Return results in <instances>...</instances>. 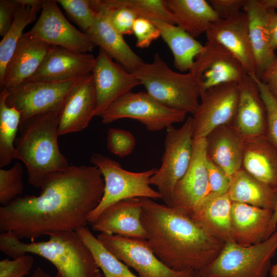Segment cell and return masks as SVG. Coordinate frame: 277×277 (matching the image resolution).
<instances>
[{"label":"cell","mask_w":277,"mask_h":277,"mask_svg":"<svg viewBox=\"0 0 277 277\" xmlns=\"http://www.w3.org/2000/svg\"><path fill=\"white\" fill-rule=\"evenodd\" d=\"M38 196H18L0 207V230L19 239L37 238L86 226L89 213L104 193V181L95 166L70 165L48 174Z\"/></svg>","instance_id":"1"},{"label":"cell","mask_w":277,"mask_h":277,"mask_svg":"<svg viewBox=\"0 0 277 277\" xmlns=\"http://www.w3.org/2000/svg\"><path fill=\"white\" fill-rule=\"evenodd\" d=\"M141 222L155 255L173 270L199 271L212 263L225 243L206 233L175 208L140 198Z\"/></svg>","instance_id":"2"},{"label":"cell","mask_w":277,"mask_h":277,"mask_svg":"<svg viewBox=\"0 0 277 277\" xmlns=\"http://www.w3.org/2000/svg\"><path fill=\"white\" fill-rule=\"evenodd\" d=\"M48 236V241L27 243L11 232H1L0 250L13 259L30 253L40 256L54 266L56 277H97L100 269L90 250L75 231L56 232Z\"/></svg>","instance_id":"3"},{"label":"cell","mask_w":277,"mask_h":277,"mask_svg":"<svg viewBox=\"0 0 277 277\" xmlns=\"http://www.w3.org/2000/svg\"><path fill=\"white\" fill-rule=\"evenodd\" d=\"M60 113L46 112L21 121L15 142L17 160L26 166L29 183L37 188L48 174L70 166L58 145Z\"/></svg>","instance_id":"4"},{"label":"cell","mask_w":277,"mask_h":277,"mask_svg":"<svg viewBox=\"0 0 277 277\" xmlns=\"http://www.w3.org/2000/svg\"><path fill=\"white\" fill-rule=\"evenodd\" d=\"M133 73L146 92L165 106L192 115L197 111L201 93L197 80L189 71H173L159 53L151 63H143Z\"/></svg>","instance_id":"5"},{"label":"cell","mask_w":277,"mask_h":277,"mask_svg":"<svg viewBox=\"0 0 277 277\" xmlns=\"http://www.w3.org/2000/svg\"><path fill=\"white\" fill-rule=\"evenodd\" d=\"M90 161L102 173L104 190L100 202L88 216V223L93 224L106 208L118 201L135 197L162 199L160 193L152 188L149 183L156 168L129 171L123 168L118 162L98 153L92 154Z\"/></svg>","instance_id":"6"},{"label":"cell","mask_w":277,"mask_h":277,"mask_svg":"<svg viewBox=\"0 0 277 277\" xmlns=\"http://www.w3.org/2000/svg\"><path fill=\"white\" fill-rule=\"evenodd\" d=\"M277 251V228L263 242L249 246L225 243L210 264L198 271L201 277H266Z\"/></svg>","instance_id":"7"},{"label":"cell","mask_w":277,"mask_h":277,"mask_svg":"<svg viewBox=\"0 0 277 277\" xmlns=\"http://www.w3.org/2000/svg\"><path fill=\"white\" fill-rule=\"evenodd\" d=\"M162 164L150 178L156 187L164 204L172 205L173 191L177 183L186 173L192 152L193 119L189 116L180 128H166Z\"/></svg>","instance_id":"8"},{"label":"cell","mask_w":277,"mask_h":277,"mask_svg":"<svg viewBox=\"0 0 277 277\" xmlns=\"http://www.w3.org/2000/svg\"><path fill=\"white\" fill-rule=\"evenodd\" d=\"M187 113L160 103L147 92H130L122 96L100 116L103 124L122 118L137 120L151 131L166 129L185 121Z\"/></svg>","instance_id":"9"},{"label":"cell","mask_w":277,"mask_h":277,"mask_svg":"<svg viewBox=\"0 0 277 277\" xmlns=\"http://www.w3.org/2000/svg\"><path fill=\"white\" fill-rule=\"evenodd\" d=\"M84 76L62 82H23L6 88V103L20 112L21 121L39 114L60 112L69 92Z\"/></svg>","instance_id":"10"},{"label":"cell","mask_w":277,"mask_h":277,"mask_svg":"<svg viewBox=\"0 0 277 277\" xmlns=\"http://www.w3.org/2000/svg\"><path fill=\"white\" fill-rule=\"evenodd\" d=\"M97 238L114 256L138 277H193L195 271H176L168 267L154 253L146 239L100 233Z\"/></svg>","instance_id":"11"},{"label":"cell","mask_w":277,"mask_h":277,"mask_svg":"<svg viewBox=\"0 0 277 277\" xmlns=\"http://www.w3.org/2000/svg\"><path fill=\"white\" fill-rule=\"evenodd\" d=\"M239 83L213 87L201 95V102L193 115V138H205L215 128L232 125L239 102Z\"/></svg>","instance_id":"12"},{"label":"cell","mask_w":277,"mask_h":277,"mask_svg":"<svg viewBox=\"0 0 277 277\" xmlns=\"http://www.w3.org/2000/svg\"><path fill=\"white\" fill-rule=\"evenodd\" d=\"M27 34L51 46L82 53L91 52L95 46L88 35L66 18L56 1L44 0L41 14Z\"/></svg>","instance_id":"13"},{"label":"cell","mask_w":277,"mask_h":277,"mask_svg":"<svg viewBox=\"0 0 277 277\" xmlns=\"http://www.w3.org/2000/svg\"><path fill=\"white\" fill-rule=\"evenodd\" d=\"M200 84L201 95L213 87L227 83H239L247 74L241 63L223 45L207 39L189 71Z\"/></svg>","instance_id":"14"},{"label":"cell","mask_w":277,"mask_h":277,"mask_svg":"<svg viewBox=\"0 0 277 277\" xmlns=\"http://www.w3.org/2000/svg\"><path fill=\"white\" fill-rule=\"evenodd\" d=\"M91 73L96 98L95 116H101L119 98L141 85L133 73L115 62L100 48Z\"/></svg>","instance_id":"15"},{"label":"cell","mask_w":277,"mask_h":277,"mask_svg":"<svg viewBox=\"0 0 277 277\" xmlns=\"http://www.w3.org/2000/svg\"><path fill=\"white\" fill-rule=\"evenodd\" d=\"M206 159V138H193L191 161L175 186L171 206L189 217L197 203L210 193Z\"/></svg>","instance_id":"16"},{"label":"cell","mask_w":277,"mask_h":277,"mask_svg":"<svg viewBox=\"0 0 277 277\" xmlns=\"http://www.w3.org/2000/svg\"><path fill=\"white\" fill-rule=\"evenodd\" d=\"M95 62V58L92 54L76 52L53 46L36 72L25 81L62 82L70 81L91 73Z\"/></svg>","instance_id":"17"},{"label":"cell","mask_w":277,"mask_h":277,"mask_svg":"<svg viewBox=\"0 0 277 277\" xmlns=\"http://www.w3.org/2000/svg\"><path fill=\"white\" fill-rule=\"evenodd\" d=\"M207 39L216 41L241 63L246 73L256 76V67L250 40L247 16L241 11L226 19H220L206 33Z\"/></svg>","instance_id":"18"},{"label":"cell","mask_w":277,"mask_h":277,"mask_svg":"<svg viewBox=\"0 0 277 277\" xmlns=\"http://www.w3.org/2000/svg\"><path fill=\"white\" fill-rule=\"evenodd\" d=\"M96 108V94L91 72L85 76L67 95L59 114V135L85 129L95 116Z\"/></svg>","instance_id":"19"},{"label":"cell","mask_w":277,"mask_h":277,"mask_svg":"<svg viewBox=\"0 0 277 277\" xmlns=\"http://www.w3.org/2000/svg\"><path fill=\"white\" fill-rule=\"evenodd\" d=\"M142 202L140 198L118 201L106 208L92 224V228L101 233L146 239L141 222Z\"/></svg>","instance_id":"20"},{"label":"cell","mask_w":277,"mask_h":277,"mask_svg":"<svg viewBox=\"0 0 277 277\" xmlns=\"http://www.w3.org/2000/svg\"><path fill=\"white\" fill-rule=\"evenodd\" d=\"M232 202L228 193H209L195 207L190 218L206 233L223 243L234 242L231 228Z\"/></svg>","instance_id":"21"},{"label":"cell","mask_w":277,"mask_h":277,"mask_svg":"<svg viewBox=\"0 0 277 277\" xmlns=\"http://www.w3.org/2000/svg\"><path fill=\"white\" fill-rule=\"evenodd\" d=\"M96 4L95 19L86 34L95 46H99L128 71L134 72L145 62L127 44L123 35L111 25L100 0H96Z\"/></svg>","instance_id":"22"},{"label":"cell","mask_w":277,"mask_h":277,"mask_svg":"<svg viewBox=\"0 0 277 277\" xmlns=\"http://www.w3.org/2000/svg\"><path fill=\"white\" fill-rule=\"evenodd\" d=\"M239 84V97L233 124L245 137L266 133V111L254 80L246 74Z\"/></svg>","instance_id":"23"},{"label":"cell","mask_w":277,"mask_h":277,"mask_svg":"<svg viewBox=\"0 0 277 277\" xmlns=\"http://www.w3.org/2000/svg\"><path fill=\"white\" fill-rule=\"evenodd\" d=\"M206 155L215 165L231 177L242 169L245 137L231 125L212 130L205 137Z\"/></svg>","instance_id":"24"},{"label":"cell","mask_w":277,"mask_h":277,"mask_svg":"<svg viewBox=\"0 0 277 277\" xmlns=\"http://www.w3.org/2000/svg\"><path fill=\"white\" fill-rule=\"evenodd\" d=\"M52 46L24 33L7 64L0 83L1 89L15 86L31 76Z\"/></svg>","instance_id":"25"},{"label":"cell","mask_w":277,"mask_h":277,"mask_svg":"<svg viewBox=\"0 0 277 277\" xmlns=\"http://www.w3.org/2000/svg\"><path fill=\"white\" fill-rule=\"evenodd\" d=\"M243 9L247 16L249 35L259 78L277 58L271 46L269 12L259 0H246Z\"/></svg>","instance_id":"26"},{"label":"cell","mask_w":277,"mask_h":277,"mask_svg":"<svg viewBox=\"0 0 277 277\" xmlns=\"http://www.w3.org/2000/svg\"><path fill=\"white\" fill-rule=\"evenodd\" d=\"M272 212L270 209L232 202L231 222L234 242L246 247L267 239Z\"/></svg>","instance_id":"27"},{"label":"cell","mask_w":277,"mask_h":277,"mask_svg":"<svg viewBox=\"0 0 277 277\" xmlns=\"http://www.w3.org/2000/svg\"><path fill=\"white\" fill-rule=\"evenodd\" d=\"M242 169L277 190V147L266 134L245 137Z\"/></svg>","instance_id":"28"},{"label":"cell","mask_w":277,"mask_h":277,"mask_svg":"<svg viewBox=\"0 0 277 277\" xmlns=\"http://www.w3.org/2000/svg\"><path fill=\"white\" fill-rule=\"evenodd\" d=\"M174 24L193 37L206 33L220 19L208 1L165 0Z\"/></svg>","instance_id":"29"},{"label":"cell","mask_w":277,"mask_h":277,"mask_svg":"<svg viewBox=\"0 0 277 277\" xmlns=\"http://www.w3.org/2000/svg\"><path fill=\"white\" fill-rule=\"evenodd\" d=\"M159 29L161 36L173 56L174 66L180 72L189 71L204 45L181 28L159 20H150Z\"/></svg>","instance_id":"30"},{"label":"cell","mask_w":277,"mask_h":277,"mask_svg":"<svg viewBox=\"0 0 277 277\" xmlns=\"http://www.w3.org/2000/svg\"><path fill=\"white\" fill-rule=\"evenodd\" d=\"M228 194L232 202H239L273 210L276 194L269 186L244 169L231 177Z\"/></svg>","instance_id":"31"},{"label":"cell","mask_w":277,"mask_h":277,"mask_svg":"<svg viewBox=\"0 0 277 277\" xmlns=\"http://www.w3.org/2000/svg\"><path fill=\"white\" fill-rule=\"evenodd\" d=\"M44 0H21L22 7L0 42V83L8 63L12 57L25 27L33 22L42 10Z\"/></svg>","instance_id":"32"},{"label":"cell","mask_w":277,"mask_h":277,"mask_svg":"<svg viewBox=\"0 0 277 277\" xmlns=\"http://www.w3.org/2000/svg\"><path fill=\"white\" fill-rule=\"evenodd\" d=\"M6 89L0 93V167L2 168L17 159L14 143L21 120L20 112L6 103Z\"/></svg>","instance_id":"33"},{"label":"cell","mask_w":277,"mask_h":277,"mask_svg":"<svg viewBox=\"0 0 277 277\" xmlns=\"http://www.w3.org/2000/svg\"><path fill=\"white\" fill-rule=\"evenodd\" d=\"M75 232L90 250L105 277H138L110 253L86 226L78 228Z\"/></svg>","instance_id":"34"},{"label":"cell","mask_w":277,"mask_h":277,"mask_svg":"<svg viewBox=\"0 0 277 277\" xmlns=\"http://www.w3.org/2000/svg\"><path fill=\"white\" fill-rule=\"evenodd\" d=\"M67 15L86 33L92 26L96 15L95 0H57Z\"/></svg>","instance_id":"35"},{"label":"cell","mask_w":277,"mask_h":277,"mask_svg":"<svg viewBox=\"0 0 277 277\" xmlns=\"http://www.w3.org/2000/svg\"><path fill=\"white\" fill-rule=\"evenodd\" d=\"M121 5L134 11L138 17L174 24L173 14L165 0H116Z\"/></svg>","instance_id":"36"},{"label":"cell","mask_w":277,"mask_h":277,"mask_svg":"<svg viewBox=\"0 0 277 277\" xmlns=\"http://www.w3.org/2000/svg\"><path fill=\"white\" fill-rule=\"evenodd\" d=\"M23 167L16 162L11 168L0 169V204L4 206L20 196L24 191Z\"/></svg>","instance_id":"37"},{"label":"cell","mask_w":277,"mask_h":277,"mask_svg":"<svg viewBox=\"0 0 277 277\" xmlns=\"http://www.w3.org/2000/svg\"><path fill=\"white\" fill-rule=\"evenodd\" d=\"M113 28L122 35L133 34V26L138 17L132 9L118 4L116 0H100Z\"/></svg>","instance_id":"38"},{"label":"cell","mask_w":277,"mask_h":277,"mask_svg":"<svg viewBox=\"0 0 277 277\" xmlns=\"http://www.w3.org/2000/svg\"><path fill=\"white\" fill-rule=\"evenodd\" d=\"M255 81L266 111V135L277 147V97L269 90L267 86L256 75L251 76Z\"/></svg>","instance_id":"39"},{"label":"cell","mask_w":277,"mask_h":277,"mask_svg":"<svg viewBox=\"0 0 277 277\" xmlns=\"http://www.w3.org/2000/svg\"><path fill=\"white\" fill-rule=\"evenodd\" d=\"M136 140L133 134L126 130L110 128L107 131V148L112 154L123 157L134 150Z\"/></svg>","instance_id":"40"},{"label":"cell","mask_w":277,"mask_h":277,"mask_svg":"<svg viewBox=\"0 0 277 277\" xmlns=\"http://www.w3.org/2000/svg\"><path fill=\"white\" fill-rule=\"evenodd\" d=\"M33 263V258L27 254L13 260L3 259L0 261V277H25Z\"/></svg>","instance_id":"41"},{"label":"cell","mask_w":277,"mask_h":277,"mask_svg":"<svg viewBox=\"0 0 277 277\" xmlns=\"http://www.w3.org/2000/svg\"><path fill=\"white\" fill-rule=\"evenodd\" d=\"M133 34L136 38V46L139 48H148L161 36L159 29L149 19L137 17L133 26Z\"/></svg>","instance_id":"42"},{"label":"cell","mask_w":277,"mask_h":277,"mask_svg":"<svg viewBox=\"0 0 277 277\" xmlns=\"http://www.w3.org/2000/svg\"><path fill=\"white\" fill-rule=\"evenodd\" d=\"M206 167L210 192L219 194L228 193L231 177L207 157Z\"/></svg>","instance_id":"43"},{"label":"cell","mask_w":277,"mask_h":277,"mask_svg":"<svg viewBox=\"0 0 277 277\" xmlns=\"http://www.w3.org/2000/svg\"><path fill=\"white\" fill-rule=\"evenodd\" d=\"M21 0L0 1V35L3 37L11 27L22 7Z\"/></svg>","instance_id":"44"},{"label":"cell","mask_w":277,"mask_h":277,"mask_svg":"<svg viewBox=\"0 0 277 277\" xmlns=\"http://www.w3.org/2000/svg\"><path fill=\"white\" fill-rule=\"evenodd\" d=\"M246 0H209V3L221 19H226L241 11Z\"/></svg>","instance_id":"45"},{"label":"cell","mask_w":277,"mask_h":277,"mask_svg":"<svg viewBox=\"0 0 277 277\" xmlns=\"http://www.w3.org/2000/svg\"><path fill=\"white\" fill-rule=\"evenodd\" d=\"M277 97V58L272 65L259 78Z\"/></svg>","instance_id":"46"},{"label":"cell","mask_w":277,"mask_h":277,"mask_svg":"<svg viewBox=\"0 0 277 277\" xmlns=\"http://www.w3.org/2000/svg\"><path fill=\"white\" fill-rule=\"evenodd\" d=\"M269 12V29L271 46L273 50L277 48V13L272 11Z\"/></svg>","instance_id":"47"},{"label":"cell","mask_w":277,"mask_h":277,"mask_svg":"<svg viewBox=\"0 0 277 277\" xmlns=\"http://www.w3.org/2000/svg\"><path fill=\"white\" fill-rule=\"evenodd\" d=\"M275 203L267 234V238H268L276 230L277 228V190L275 191Z\"/></svg>","instance_id":"48"},{"label":"cell","mask_w":277,"mask_h":277,"mask_svg":"<svg viewBox=\"0 0 277 277\" xmlns=\"http://www.w3.org/2000/svg\"><path fill=\"white\" fill-rule=\"evenodd\" d=\"M260 3L267 11L277 8V0H259Z\"/></svg>","instance_id":"49"},{"label":"cell","mask_w":277,"mask_h":277,"mask_svg":"<svg viewBox=\"0 0 277 277\" xmlns=\"http://www.w3.org/2000/svg\"><path fill=\"white\" fill-rule=\"evenodd\" d=\"M30 277H53L46 273L40 267H37Z\"/></svg>","instance_id":"50"},{"label":"cell","mask_w":277,"mask_h":277,"mask_svg":"<svg viewBox=\"0 0 277 277\" xmlns=\"http://www.w3.org/2000/svg\"><path fill=\"white\" fill-rule=\"evenodd\" d=\"M270 277H277V264L271 266L270 270Z\"/></svg>","instance_id":"51"},{"label":"cell","mask_w":277,"mask_h":277,"mask_svg":"<svg viewBox=\"0 0 277 277\" xmlns=\"http://www.w3.org/2000/svg\"><path fill=\"white\" fill-rule=\"evenodd\" d=\"M193 277H201V276L200 275L198 271H195L193 275Z\"/></svg>","instance_id":"52"},{"label":"cell","mask_w":277,"mask_h":277,"mask_svg":"<svg viewBox=\"0 0 277 277\" xmlns=\"http://www.w3.org/2000/svg\"><path fill=\"white\" fill-rule=\"evenodd\" d=\"M97 277H105L104 275H103L101 273V272H100L98 274V275H97Z\"/></svg>","instance_id":"53"}]
</instances>
